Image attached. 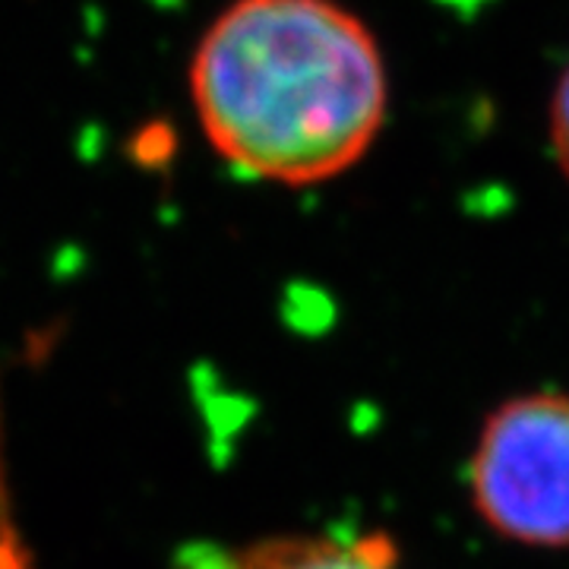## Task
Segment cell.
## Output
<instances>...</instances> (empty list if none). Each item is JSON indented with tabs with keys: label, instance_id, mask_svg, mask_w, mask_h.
I'll return each instance as SVG.
<instances>
[{
	"label": "cell",
	"instance_id": "obj_1",
	"mask_svg": "<svg viewBox=\"0 0 569 569\" xmlns=\"http://www.w3.org/2000/svg\"><path fill=\"white\" fill-rule=\"evenodd\" d=\"M206 137L250 178L310 187L365 159L387 121V67L336 0H234L190 67Z\"/></svg>",
	"mask_w": 569,
	"mask_h": 569
},
{
	"label": "cell",
	"instance_id": "obj_2",
	"mask_svg": "<svg viewBox=\"0 0 569 569\" xmlns=\"http://www.w3.org/2000/svg\"><path fill=\"white\" fill-rule=\"evenodd\" d=\"M471 503L526 548H569V396L526 392L485 418L468 462Z\"/></svg>",
	"mask_w": 569,
	"mask_h": 569
},
{
	"label": "cell",
	"instance_id": "obj_3",
	"mask_svg": "<svg viewBox=\"0 0 569 569\" xmlns=\"http://www.w3.org/2000/svg\"><path fill=\"white\" fill-rule=\"evenodd\" d=\"M178 569H402V553L387 531L282 535L241 548L193 545Z\"/></svg>",
	"mask_w": 569,
	"mask_h": 569
},
{
	"label": "cell",
	"instance_id": "obj_4",
	"mask_svg": "<svg viewBox=\"0 0 569 569\" xmlns=\"http://www.w3.org/2000/svg\"><path fill=\"white\" fill-rule=\"evenodd\" d=\"M550 140H553V156L569 181V67L557 82L553 102H550Z\"/></svg>",
	"mask_w": 569,
	"mask_h": 569
}]
</instances>
